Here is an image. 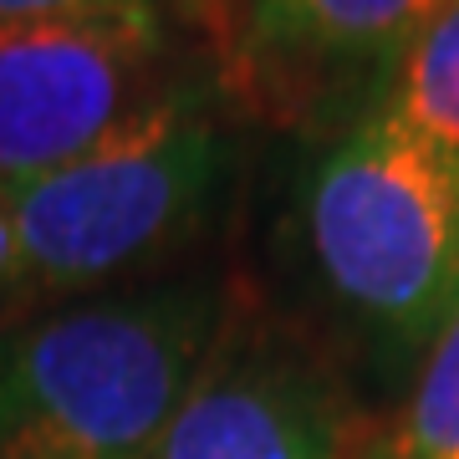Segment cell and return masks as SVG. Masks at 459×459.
<instances>
[{
	"label": "cell",
	"instance_id": "7a4b0ae2",
	"mask_svg": "<svg viewBox=\"0 0 459 459\" xmlns=\"http://www.w3.org/2000/svg\"><path fill=\"white\" fill-rule=\"evenodd\" d=\"M235 174V133L220 87L179 77L108 138L66 164L0 184L16 246L11 307L123 276L184 246Z\"/></svg>",
	"mask_w": 459,
	"mask_h": 459
},
{
	"label": "cell",
	"instance_id": "8992f818",
	"mask_svg": "<svg viewBox=\"0 0 459 459\" xmlns=\"http://www.w3.org/2000/svg\"><path fill=\"white\" fill-rule=\"evenodd\" d=\"M439 5L444 0H255L235 36V77L271 113H307L352 87L383 92Z\"/></svg>",
	"mask_w": 459,
	"mask_h": 459
},
{
	"label": "cell",
	"instance_id": "277c9868",
	"mask_svg": "<svg viewBox=\"0 0 459 459\" xmlns=\"http://www.w3.org/2000/svg\"><path fill=\"white\" fill-rule=\"evenodd\" d=\"M169 11L0 21V184L77 159L174 72Z\"/></svg>",
	"mask_w": 459,
	"mask_h": 459
},
{
	"label": "cell",
	"instance_id": "52a82bcc",
	"mask_svg": "<svg viewBox=\"0 0 459 459\" xmlns=\"http://www.w3.org/2000/svg\"><path fill=\"white\" fill-rule=\"evenodd\" d=\"M459 174V0H444L373 102Z\"/></svg>",
	"mask_w": 459,
	"mask_h": 459
},
{
	"label": "cell",
	"instance_id": "9c48e42d",
	"mask_svg": "<svg viewBox=\"0 0 459 459\" xmlns=\"http://www.w3.org/2000/svg\"><path fill=\"white\" fill-rule=\"evenodd\" d=\"M113 11H164V0H0V21H41V16H113Z\"/></svg>",
	"mask_w": 459,
	"mask_h": 459
},
{
	"label": "cell",
	"instance_id": "3957f363",
	"mask_svg": "<svg viewBox=\"0 0 459 459\" xmlns=\"http://www.w3.org/2000/svg\"><path fill=\"white\" fill-rule=\"evenodd\" d=\"M307 246L332 301L398 358L459 312V174L388 113H362L307 184Z\"/></svg>",
	"mask_w": 459,
	"mask_h": 459
},
{
	"label": "cell",
	"instance_id": "30bf717a",
	"mask_svg": "<svg viewBox=\"0 0 459 459\" xmlns=\"http://www.w3.org/2000/svg\"><path fill=\"white\" fill-rule=\"evenodd\" d=\"M11 286H16V246H11L5 220H0V307H11Z\"/></svg>",
	"mask_w": 459,
	"mask_h": 459
},
{
	"label": "cell",
	"instance_id": "6da1fadb",
	"mask_svg": "<svg viewBox=\"0 0 459 459\" xmlns=\"http://www.w3.org/2000/svg\"><path fill=\"white\" fill-rule=\"evenodd\" d=\"M225 312V286L195 276L0 327V459H148Z\"/></svg>",
	"mask_w": 459,
	"mask_h": 459
},
{
	"label": "cell",
	"instance_id": "ba28073f",
	"mask_svg": "<svg viewBox=\"0 0 459 459\" xmlns=\"http://www.w3.org/2000/svg\"><path fill=\"white\" fill-rule=\"evenodd\" d=\"M388 459H459V312L429 347L388 439Z\"/></svg>",
	"mask_w": 459,
	"mask_h": 459
},
{
	"label": "cell",
	"instance_id": "5b68a950",
	"mask_svg": "<svg viewBox=\"0 0 459 459\" xmlns=\"http://www.w3.org/2000/svg\"><path fill=\"white\" fill-rule=\"evenodd\" d=\"M347 398L307 342L225 312L210 358L148 459H347Z\"/></svg>",
	"mask_w": 459,
	"mask_h": 459
}]
</instances>
